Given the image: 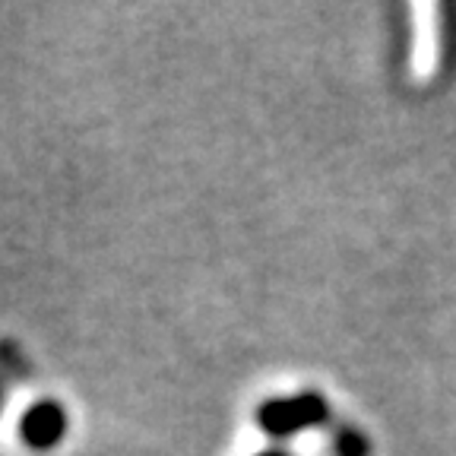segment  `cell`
Instances as JSON below:
<instances>
[{"label":"cell","instance_id":"cell-1","mask_svg":"<svg viewBox=\"0 0 456 456\" xmlns=\"http://www.w3.org/2000/svg\"><path fill=\"white\" fill-rule=\"evenodd\" d=\"M327 419V403L317 393H298V396L266 399L256 409V425L270 437H292L305 428Z\"/></svg>","mask_w":456,"mask_h":456},{"label":"cell","instance_id":"cell-2","mask_svg":"<svg viewBox=\"0 0 456 456\" xmlns=\"http://www.w3.org/2000/svg\"><path fill=\"white\" fill-rule=\"evenodd\" d=\"M64 431H67V412L54 399H42V403H36L20 419V437L32 450H48L54 444H61Z\"/></svg>","mask_w":456,"mask_h":456},{"label":"cell","instance_id":"cell-3","mask_svg":"<svg viewBox=\"0 0 456 456\" xmlns=\"http://www.w3.org/2000/svg\"><path fill=\"white\" fill-rule=\"evenodd\" d=\"M256 456H289V453H285V450H264V453H256Z\"/></svg>","mask_w":456,"mask_h":456}]
</instances>
